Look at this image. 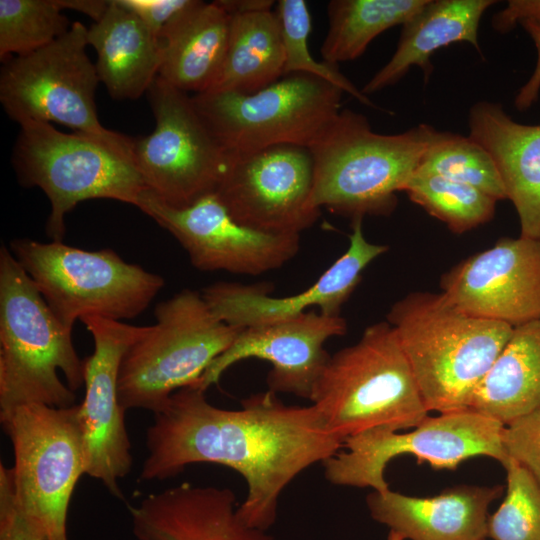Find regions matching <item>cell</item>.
Wrapping results in <instances>:
<instances>
[{"label": "cell", "instance_id": "obj_4", "mask_svg": "<svg viewBox=\"0 0 540 540\" xmlns=\"http://www.w3.org/2000/svg\"><path fill=\"white\" fill-rule=\"evenodd\" d=\"M435 131L419 124L402 133L380 134L363 114L342 109L310 148L312 205L352 220L391 214L397 192L416 172Z\"/></svg>", "mask_w": 540, "mask_h": 540}, {"label": "cell", "instance_id": "obj_20", "mask_svg": "<svg viewBox=\"0 0 540 540\" xmlns=\"http://www.w3.org/2000/svg\"><path fill=\"white\" fill-rule=\"evenodd\" d=\"M127 507L138 540H276L239 518L229 488L183 483Z\"/></svg>", "mask_w": 540, "mask_h": 540}, {"label": "cell", "instance_id": "obj_14", "mask_svg": "<svg viewBox=\"0 0 540 540\" xmlns=\"http://www.w3.org/2000/svg\"><path fill=\"white\" fill-rule=\"evenodd\" d=\"M313 176L309 148L278 145L250 154L228 155L215 194L243 226L269 234L300 236L321 214L311 201Z\"/></svg>", "mask_w": 540, "mask_h": 540}, {"label": "cell", "instance_id": "obj_37", "mask_svg": "<svg viewBox=\"0 0 540 540\" xmlns=\"http://www.w3.org/2000/svg\"><path fill=\"white\" fill-rule=\"evenodd\" d=\"M530 20L540 24V0H510L492 17V27L500 33L512 30L518 23Z\"/></svg>", "mask_w": 540, "mask_h": 540}, {"label": "cell", "instance_id": "obj_6", "mask_svg": "<svg viewBox=\"0 0 540 540\" xmlns=\"http://www.w3.org/2000/svg\"><path fill=\"white\" fill-rule=\"evenodd\" d=\"M19 125L12 164L23 186L46 194L51 207L46 233L52 241L63 240L65 216L82 201L112 199L137 206L146 186L134 160V139L64 133L42 121Z\"/></svg>", "mask_w": 540, "mask_h": 540}, {"label": "cell", "instance_id": "obj_7", "mask_svg": "<svg viewBox=\"0 0 540 540\" xmlns=\"http://www.w3.org/2000/svg\"><path fill=\"white\" fill-rule=\"evenodd\" d=\"M155 324L128 347L118 375L121 406L161 411L177 390L193 386L243 328L211 311L202 294L183 289L158 303Z\"/></svg>", "mask_w": 540, "mask_h": 540}, {"label": "cell", "instance_id": "obj_19", "mask_svg": "<svg viewBox=\"0 0 540 540\" xmlns=\"http://www.w3.org/2000/svg\"><path fill=\"white\" fill-rule=\"evenodd\" d=\"M351 228L344 254L298 294L272 297L269 284L227 281L210 284L201 294L217 318L239 328L292 319L314 307L323 315L340 316L364 269L388 250L387 245L371 243L364 237L362 218L353 219Z\"/></svg>", "mask_w": 540, "mask_h": 540}, {"label": "cell", "instance_id": "obj_1", "mask_svg": "<svg viewBox=\"0 0 540 540\" xmlns=\"http://www.w3.org/2000/svg\"><path fill=\"white\" fill-rule=\"evenodd\" d=\"M342 446L312 404L287 405L267 390L243 399L240 409L227 410L210 404L205 391L189 386L174 392L154 414L140 479L166 480L195 463L232 468L248 488L237 507L239 518L267 531L276 521L283 490Z\"/></svg>", "mask_w": 540, "mask_h": 540}, {"label": "cell", "instance_id": "obj_9", "mask_svg": "<svg viewBox=\"0 0 540 540\" xmlns=\"http://www.w3.org/2000/svg\"><path fill=\"white\" fill-rule=\"evenodd\" d=\"M344 92L317 76L294 73L250 94L208 91L192 101L228 155L278 145L311 148L341 112Z\"/></svg>", "mask_w": 540, "mask_h": 540}, {"label": "cell", "instance_id": "obj_35", "mask_svg": "<svg viewBox=\"0 0 540 540\" xmlns=\"http://www.w3.org/2000/svg\"><path fill=\"white\" fill-rule=\"evenodd\" d=\"M0 540H46L41 528L24 512L12 470L0 464Z\"/></svg>", "mask_w": 540, "mask_h": 540}, {"label": "cell", "instance_id": "obj_24", "mask_svg": "<svg viewBox=\"0 0 540 540\" xmlns=\"http://www.w3.org/2000/svg\"><path fill=\"white\" fill-rule=\"evenodd\" d=\"M494 0H429L413 18L402 25L397 48L390 60L364 85V95L380 91L402 79L418 66L425 81L433 65L430 57L455 42H468L481 53L478 42L480 20Z\"/></svg>", "mask_w": 540, "mask_h": 540}, {"label": "cell", "instance_id": "obj_5", "mask_svg": "<svg viewBox=\"0 0 540 540\" xmlns=\"http://www.w3.org/2000/svg\"><path fill=\"white\" fill-rule=\"evenodd\" d=\"M310 401L343 442L371 429L413 428L429 413L387 321L369 325L355 344L329 357Z\"/></svg>", "mask_w": 540, "mask_h": 540}, {"label": "cell", "instance_id": "obj_27", "mask_svg": "<svg viewBox=\"0 0 540 540\" xmlns=\"http://www.w3.org/2000/svg\"><path fill=\"white\" fill-rule=\"evenodd\" d=\"M284 67L283 39L276 13L265 10L233 15L224 63L208 91L254 93L280 80Z\"/></svg>", "mask_w": 540, "mask_h": 540}, {"label": "cell", "instance_id": "obj_16", "mask_svg": "<svg viewBox=\"0 0 540 540\" xmlns=\"http://www.w3.org/2000/svg\"><path fill=\"white\" fill-rule=\"evenodd\" d=\"M94 342L84 360L85 397L78 405L86 474L122 498L119 480L131 471L133 457L125 412L118 395V375L123 355L144 332L135 326L100 316L81 319Z\"/></svg>", "mask_w": 540, "mask_h": 540}, {"label": "cell", "instance_id": "obj_18", "mask_svg": "<svg viewBox=\"0 0 540 540\" xmlns=\"http://www.w3.org/2000/svg\"><path fill=\"white\" fill-rule=\"evenodd\" d=\"M346 331L347 323L341 316H326L313 310L292 319L243 328L190 387L206 392L235 363L256 358L272 367L267 375L268 390L310 400L330 357L325 343Z\"/></svg>", "mask_w": 540, "mask_h": 540}, {"label": "cell", "instance_id": "obj_10", "mask_svg": "<svg viewBox=\"0 0 540 540\" xmlns=\"http://www.w3.org/2000/svg\"><path fill=\"white\" fill-rule=\"evenodd\" d=\"M504 424L472 409L427 416L413 430L388 428L364 431L344 440L342 450L323 463L332 484L382 492L387 464L395 457L412 455L434 469H456L463 461L486 456L506 466L509 457L502 443Z\"/></svg>", "mask_w": 540, "mask_h": 540}, {"label": "cell", "instance_id": "obj_39", "mask_svg": "<svg viewBox=\"0 0 540 540\" xmlns=\"http://www.w3.org/2000/svg\"><path fill=\"white\" fill-rule=\"evenodd\" d=\"M57 3L62 10L71 9L83 13L97 22L108 10L110 0H57Z\"/></svg>", "mask_w": 540, "mask_h": 540}, {"label": "cell", "instance_id": "obj_40", "mask_svg": "<svg viewBox=\"0 0 540 540\" xmlns=\"http://www.w3.org/2000/svg\"><path fill=\"white\" fill-rule=\"evenodd\" d=\"M222 7L230 16L256 11L272 10L275 1L272 0H219Z\"/></svg>", "mask_w": 540, "mask_h": 540}, {"label": "cell", "instance_id": "obj_32", "mask_svg": "<svg viewBox=\"0 0 540 540\" xmlns=\"http://www.w3.org/2000/svg\"><path fill=\"white\" fill-rule=\"evenodd\" d=\"M284 53V76L304 73L317 76L350 94L362 104L376 108V105L361 90L347 79L338 66L325 61H317L311 55L308 39L311 32V15L304 0H279L276 4Z\"/></svg>", "mask_w": 540, "mask_h": 540}, {"label": "cell", "instance_id": "obj_26", "mask_svg": "<svg viewBox=\"0 0 540 540\" xmlns=\"http://www.w3.org/2000/svg\"><path fill=\"white\" fill-rule=\"evenodd\" d=\"M540 407V318L518 325L467 408L506 425Z\"/></svg>", "mask_w": 540, "mask_h": 540}, {"label": "cell", "instance_id": "obj_38", "mask_svg": "<svg viewBox=\"0 0 540 540\" xmlns=\"http://www.w3.org/2000/svg\"><path fill=\"white\" fill-rule=\"evenodd\" d=\"M532 38L537 50V62L530 79L520 88L515 97L517 110L524 111L532 106L538 99L540 91V24L530 20L520 23Z\"/></svg>", "mask_w": 540, "mask_h": 540}, {"label": "cell", "instance_id": "obj_17", "mask_svg": "<svg viewBox=\"0 0 540 540\" xmlns=\"http://www.w3.org/2000/svg\"><path fill=\"white\" fill-rule=\"evenodd\" d=\"M470 315L516 327L540 318V240L502 238L463 260L440 281Z\"/></svg>", "mask_w": 540, "mask_h": 540}, {"label": "cell", "instance_id": "obj_25", "mask_svg": "<svg viewBox=\"0 0 540 540\" xmlns=\"http://www.w3.org/2000/svg\"><path fill=\"white\" fill-rule=\"evenodd\" d=\"M230 27L231 16L219 0H198L161 37L158 76L186 93L210 90L224 63Z\"/></svg>", "mask_w": 540, "mask_h": 540}, {"label": "cell", "instance_id": "obj_30", "mask_svg": "<svg viewBox=\"0 0 540 540\" xmlns=\"http://www.w3.org/2000/svg\"><path fill=\"white\" fill-rule=\"evenodd\" d=\"M415 173L435 174L470 185L496 201L507 199L493 159L469 136L436 130Z\"/></svg>", "mask_w": 540, "mask_h": 540}, {"label": "cell", "instance_id": "obj_15", "mask_svg": "<svg viewBox=\"0 0 540 540\" xmlns=\"http://www.w3.org/2000/svg\"><path fill=\"white\" fill-rule=\"evenodd\" d=\"M136 207L168 231L201 271L259 275L281 268L300 248L299 235L269 234L239 224L215 193L175 208L145 189Z\"/></svg>", "mask_w": 540, "mask_h": 540}, {"label": "cell", "instance_id": "obj_11", "mask_svg": "<svg viewBox=\"0 0 540 540\" xmlns=\"http://www.w3.org/2000/svg\"><path fill=\"white\" fill-rule=\"evenodd\" d=\"M0 422L12 445V476L24 512L46 540H68L70 500L86 474L78 405H23L0 412Z\"/></svg>", "mask_w": 540, "mask_h": 540}, {"label": "cell", "instance_id": "obj_13", "mask_svg": "<svg viewBox=\"0 0 540 540\" xmlns=\"http://www.w3.org/2000/svg\"><path fill=\"white\" fill-rule=\"evenodd\" d=\"M146 94L155 128L133 144L146 189L175 208L215 193L228 154L202 120L192 97L159 76Z\"/></svg>", "mask_w": 540, "mask_h": 540}, {"label": "cell", "instance_id": "obj_22", "mask_svg": "<svg viewBox=\"0 0 540 540\" xmlns=\"http://www.w3.org/2000/svg\"><path fill=\"white\" fill-rule=\"evenodd\" d=\"M468 127L497 167L520 236L540 240V124L518 123L500 104L478 101L469 110Z\"/></svg>", "mask_w": 540, "mask_h": 540}, {"label": "cell", "instance_id": "obj_23", "mask_svg": "<svg viewBox=\"0 0 540 540\" xmlns=\"http://www.w3.org/2000/svg\"><path fill=\"white\" fill-rule=\"evenodd\" d=\"M96 70L109 95L135 100L147 93L163 59L160 39L132 11L110 0L104 16L88 28Z\"/></svg>", "mask_w": 540, "mask_h": 540}, {"label": "cell", "instance_id": "obj_2", "mask_svg": "<svg viewBox=\"0 0 540 540\" xmlns=\"http://www.w3.org/2000/svg\"><path fill=\"white\" fill-rule=\"evenodd\" d=\"M427 410L467 409L513 328L461 310L442 292H413L387 314Z\"/></svg>", "mask_w": 540, "mask_h": 540}, {"label": "cell", "instance_id": "obj_36", "mask_svg": "<svg viewBox=\"0 0 540 540\" xmlns=\"http://www.w3.org/2000/svg\"><path fill=\"white\" fill-rule=\"evenodd\" d=\"M198 0H117L136 14L159 38Z\"/></svg>", "mask_w": 540, "mask_h": 540}, {"label": "cell", "instance_id": "obj_8", "mask_svg": "<svg viewBox=\"0 0 540 540\" xmlns=\"http://www.w3.org/2000/svg\"><path fill=\"white\" fill-rule=\"evenodd\" d=\"M9 249L70 330L88 316L117 321L135 318L165 286L162 276L126 262L108 248L90 251L63 241L17 238Z\"/></svg>", "mask_w": 540, "mask_h": 540}, {"label": "cell", "instance_id": "obj_12", "mask_svg": "<svg viewBox=\"0 0 540 540\" xmlns=\"http://www.w3.org/2000/svg\"><path fill=\"white\" fill-rule=\"evenodd\" d=\"M87 33L86 26L73 22L49 45L3 62L0 102L12 120L57 123L108 141L129 138L106 129L98 119L95 92L100 79L87 54Z\"/></svg>", "mask_w": 540, "mask_h": 540}, {"label": "cell", "instance_id": "obj_31", "mask_svg": "<svg viewBox=\"0 0 540 540\" xmlns=\"http://www.w3.org/2000/svg\"><path fill=\"white\" fill-rule=\"evenodd\" d=\"M57 0H0V59L29 54L71 27Z\"/></svg>", "mask_w": 540, "mask_h": 540}, {"label": "cell", "instance_id": "obj_28", "mask_svg": "<svg viewBox=\"0 0 540 540\" xmlns=\"http://www.w3.org/2000/svg\"><path fill=\"white\" fill-rule=\"evenodd\" d=\"M429 0H331L327 4L328 31L321 46L323 61L340 62L360 57L379 34L403 25Z\"/></svg>", "mask_w": 540, "mask_h": 540}, {"label": "cell", "instance_id": "obj_3", "mask_svg": "<svg viewBox=\"0 0 540 540\" xmlns=\"http://www.w3.org/2000/svg\"><path fill=\"white\" fill-rule=\"evenodd\" d=\"M84 360L66 328L11 253L0 249V412L28 404L68 408Z\"/></svg>", "mask_w": 540, "mask_h": 540}, {"label": "cell", "instance_id": "obj_21", "mask_svg": "<svg viewBox=\"0 0 540 540\" xmlns=\"http://www.w3.org/2000/svg\"><path fill=\"white\" fill-rule=\"evenodd\" d=\"M502 486L459 485L431 497L387 489L373 491L366 503L372 518L404 540H485L488 509Z\"/></svg>", "mask_w": 540, "mask_h": 540}, {"label": "cell", "instance_id": "obj_34", "mask_svg": "<svg viewBox=\"0 0 540 540\" xmlns=\"http://www.w3.org/2000/svg\"><path fill=\"white\" fill-rule=\"evenodd\" d=\"M502 443L508 457L527 469L540 487V407L506 424Z\"/></svg>", "mask_w": 540, "mask_h": 540}, {"label": "cell", "instance_id": "obj_33", "mask_svg": "<svg viewBox=\"0 0 540 540\" xmlns=\"http://www.w3.org/2000/svg\"><path fill=\"white\" fill-rule=\"evenodd\" d=\"M506 495L487 522L492 540H540V487L532 475L513 459L504 467Z\"/></svg>", "mask_w": 540, "mask_h": 540}, {"label": "cell", "instance_id": "obj_41", "mask_svg": "<svg viewBox=\"0 0 540 540\" xmlns=\"http://www.w3.org/2000/svg\"><path fill=\"white\" fill-rule=\"evenodd\" d=\"M387 540H404L400 535L393 531H389Z\"/></svg>", "mask_w": 540, "mask_h": 540}, {"label": "cell", "instance_id": "obj_29", "mask_svg": "<svg viewBox=\"0 0 540 540\" xmlns=\"http://www.w3.org/2000/svg\"><path fill=\"white\" fill-rule=\"evenodd\" d=\"M403 192L457 234L490 221L495 214L494 198L475 187L435 174L414 173Z\"/></svg>", "mask_w": 540, "mask_h": 540}]
</instances>
